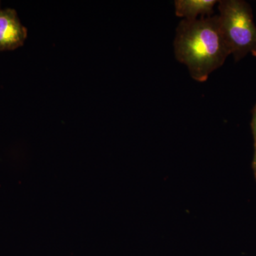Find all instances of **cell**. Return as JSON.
I'll return each instance as SVG.
<instances>
[{"mask_svg":"<svg viewBox=\"0 0 256 256\" xmlns=\"http://www.w3.org/2000/svg\"><path fill=\"white\" fill-rule=\"evenodd\" d=\"M256 153H255V156H254V170H255L256 172Z\"/></svg>","mask_w":256,"mask_h":256,"instance_id":"8992f818","label":"cell"},{"mask_svg":"<svg viewBox=\"0 0 256 256\" xmlns=\"http://www.w3.org/2000/svg\"><path fill=\"white\" fill-rule=\"evenodd\" d=\"M252 133H254V140L256 144V105L252 110Z\"/></svg>","mask_w":256,"mask_h":256,"instance_id":"5b68a950","label":"cell"},{"mask_svg":"<svg viewBox=\"0 0 256 256\" xmlns=\"http://www.w3.org/2000/svg\"><path fill=\"white\" fill-rule=\"evenodd\" d=\"M26 36L28 30L22 24L16 12L0 10V52L22 46Z\"/></svg>","mask_w":256,"mask_h":256,"instance_id":"3957f363","label":"cell"},{"mask_svg":"<svg viewBox=\"0 0 256 256\" xmlns=\"http://www.w3.org/2000/svg\"><path fill=\"white\" fill-rule=\"evenodd\" d=\"M220 26L236 60L248 54L256 56V26L249 4L242 0L218 2Z\"/></svg>","mask_w":256,"mask_h":256,"instance_id":"7a4b0ae2","label":"cell"},{"mask_svg":"<svg viewBox=\"0 0 256 256\" xmlns=\"http://www.w3.org/2000/svg\"><path fill=\"white\" fill-rule=\"evenodd\" d=\"M218 1L216 0H176L174 2L175 14L184 20H197L198 15L210 16L214 8Z\"/></svg>","mask_w":256,"mask_h":256,"instance_id":"277c9868","label":"cell"},{"mask_svg":"<svg viewBox=\"0 0 256 256\" xmlns=\"http://www.w3.org/2000/svg\"><path fill=\"white\" fill-rule=\"evenodd\" d=\"M174 46L176 60L198 82H206L230 54L218 15L180 22Z\"/></svg>","mask_w":256,"mask_h":256,"instance_id":"6da1fadb","label":"cell"},{"mask_svg":"<svg viewBox=\"0 0 256 256\" xmlns=\"http://www.w3.org/2000/svg\"><path fill=\"white\" fill-rule=\"evenodd\" d=\"M0 10H1V8H0Z\"/></svg>","mask_w":256,"mask_h":256,"instance_id":"52a82bcc","label":"cell"}]
</instances>
